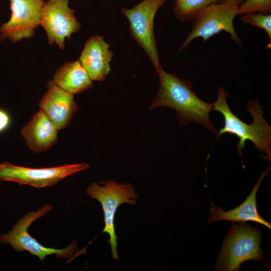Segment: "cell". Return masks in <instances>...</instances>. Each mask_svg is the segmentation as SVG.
<instances>
[{
    "label": "cell",
    "mask_w": 271,
    "mask_h": 271,
    "mask_svg": "<svg viewBox=\"0 0 271 271\" xmlns=\"http://www.w3.org/2000/svg\"><path fill=\"white\" fill-rule=\"evenodd\" d=\"M156 73L159 77V89L149 109L172 108L175 110L181 126L190 122L198 123L218 136V131L209 117L210 112L214 110L213 103L201 100L192 91L193 85L189 80L167 72L162 67Z\"/></svg>",
    "instance_id": "obj_1"
},
{
    "label": "cell",
    "mask_w": 271,
    "mask_h": 271,
    "mask_svg": "<svg viewBox=\"0 0 271 271\" xmlns=\"http://www.w3.org/2000/svg\"><path fill=\"white\" fill-rule=\"evenodd\" d=\"M228 95L227 91L219 87L217 99L213 103L214 110L221 113L224 119V126L218 131V137L226 133L236 137L239 140L237 145V153L241 157L246 141H250L261 153L260 157L270 162L271 127L263 116V111L261 105L255 99L248 102L246 109L253 118L251 124H248L242 121L230 110L226 101Z\"/></svg>",
    "instance_id": "obj_2"
},
{
    "label": "cell",
    "mask_w": 271,
    "mask_h": 271,
    "mask_svg": "<svg viewBox=\"0 0 271 271\" xmlns=\"http://www.w3.org/2000/svg\"><path fill=\"white\" fill-rule=\"evenodd\" d=\"M261 239L262 232L258 228L242 222L232 223L223 240L215 269L237 271L249 260L265 262L264 252L260 247Z\"/></svg>",
    "instance_id": "obj_3"
},
{
    "label": "cell",
    "mask_w": 271,
    "mask_h": 271,
    "mask_svg": "<svg viewBox=\"0 0 271 271\" xmlns=\"http://www.w3.org/2000/svg\"><path fill=\"white\" fill-rule=\"evenodd\" d=\"M242 0H225L213 4L201 12L193 20L192 28L180 50L185 49L195 38L204 42L221 31L228 33L232 40L241 46V40L235 31L233 22Z\"/></svg>",
    "instance_id": "obj_4"
},
{
    "label": "cell",
    "mask_w": 271,
    "mask_h": 271,
    "mask_svg": "<svg viewBox=\"0 0 271 271\" xmlns=\"http://www.w3.org/2000/svg\"><path fill=\"white\" fill-rule=\"evenodd\" d=\"M92 183L86 190L87 194L101 204L104 217L105 226L103 232L109 235L108 242L111 246L112 256L119 259L117 252V237L114 227V217L118 207L123 203L131 205L136 204L138 194L129 183L118 184L113 180Z\"/></svg>",
    "instance_id": "obj_5"
},
{
    "label": "cell",
    "mask_w": 271,
    "mask_h": 271,
    "mask_svg": "<svg viewBox=\"0 0 271 271\" xmlns=\"http://www.w3.org/2000/svg\"><path fill=\"white\" fill-rule=\"evenodd\" d=\"M52 208L50 205L48 204L36 211L28 213L17 221L11 230L6 234L0 235V242L10 244L18 252L26 250L31 254L38 256L43 262L45 257L49 255L55 254L58 258L71 257L78 250L75 241L62 249L47 247L40 243L28 232L31 224L45 215Z\"/></svg>",
    "instance_id": "obj_6"
},
{
    "label": "cell",
    "mask_w": 271,
    "mask_h": 271,
    "mask_svg": "<svg viewBox=\"0 0 271 271\" xmlns=\"http://www.w3.org/2000/svg\"><path fill=\"white\" fill-rule=\"evenodd\" d=\"M168 1L143 0L131 9L121 10L129 22L131 35L149 56L156 72L162 67L154 35V19L158 10Z\"/></svg>",
    "instance_id": "obj_7"
},
{
    "label": "cell",
    "mask_w": 271,
    "mask_h": 271,
    "mask_svg": "<svg viewBox=\"0 0 271 271\" xmlns=\"http://www.w3.org/2000/svg\"><path fill=\"white\" fill-rule=\"evenodd\" d=\"M89 167L88 164L81 163L51 168H31L4 162L0 163V181L43 188L53 186L65 178Z\"/></svg>",
    "instance_id": "obj_8"
},
{
    "label": "cell",
    "mask_w": 271,
    "mask_h": 271,
    "mask_svg": "<svg viewBox=\"0 0 271 271\" xmlns=\"http://www.w3.org/2000/svg\"><path fill=\"white\" fill-rule=\"evenodd\" d=\"M11 16L0 27V39L16 43L31 38L40 25L44 0H10Z\"/></svg>",
    "instance_id": "obj_9"
},
{
    "label": "cell",
    "mask_w": 271,
    "mask_h": 271,
    "mask_svg": "<svg viewBox=\"0 0 271 271\" xmlns=\"http://www.w3.org/2000/svg\"><path fill=\"white\" fill-rule=\"evenodd\" d=\"M69 0H47L42 10L40 25L45 30L50 45L65 48V39L79 31L81 25L69 7Z\"/></svg>",
    "instance_id": "obj_10"
},
{
    "label": "cell",
    "mask_w": 271,
    "mask_h": 271,
    "mask_svg": "<svg viewBox=\"0 0 271 271\" xmlns=\"http://www.w3.org/2000/svg\"><path fill=\"white\" fill-rule=\"evenodd\" d=\"M47 91L39 101V106L58 129L69 124L78 109L73 95L58 86L53 80L47 85Z\"/></svg>",
    "instance_id": "obj_11"
},
{
    "label": "cell",
    "mask_w": 271,
    "mask_h": 271,
    "mask_svg": "<svg viewBox=\"0 0 271 271\" xmlns=\"http://www.w3.org/2000/svg\"><path fill=\"white\" fill-rule=\"evenodd\" d=\"M112 56L109 44L95 35L87 40L78 60L92 81H101L110 71Z\"/></svg>",
    "instance_id": "obj_12"
},
{
    "label": "cell",
    "mask_w": 271,
    "mask_h": 271,
    "mask_svg": "<svg viewBox=\"0 0 271 271\" xmlns=\"http://www.w3.org/2000/svg\"><path fill=\"white\" fill-rule=\"evenodd\" d=\"M270 166L265 171H263L256 184L252 188L250 194L238 206L234 209L225 211L220 207H212L209 209L211 212L208 222L226 220L232 223L251 221L265 226L271 230L270 223L264 219L258 213L257 208L256 194L263 178L269 173Z\"/></svg>",
    "instance_id": "obj_13"
},
{
    "label": "cell",
    "mask_w": 271,
    "mask_h": 271,
    "mask_svg": "<svg viewBox=\"0 0 271 271\" xmlns=\"http://www.w3.org/2000/svg\"><path fill=\"white\" fill-rule=\"evenodd\" d=\"M58 130L40 110L23 126L20 132L29 149L35 153H40L48 150L57 142Z\"/></svg>",
    "instance_id": "obj_14"
},
{
    "label": "cell",
    "mask_w": 271,
    "mask_h": 271,
    "mask_svg": "<svg viewBox=\"0 0 271 271\" xmlns=\"http://www.w3.org/2000/svg\"><path fill=\"white\" fill-rule=\"evenodd\" d=\"M53 81L71 94L82 92L92 86V81L79 60L67 62L55 73Z\"/></svg>",
    "instance_id": "obj_15"
},
{
    "label": "cell",
    "mask_w": 271,
    "mask_h": 271,
    "mask_svg": "<svg viewBox=\"0 0 271 271\" xmlns=\"http://www.w3.org/2000/svg\"><path fill=\"white\" fill-rule=\"evenodd\" d=\"M221 0H175L174 15L182 22H190L207 7Z\"/></svg>",
    "instance_id": "obj_16"
},
{
    "label": "cell",
    "mask_w": 271,
    "mask_h": 271,
    "mask_svg": "<svg viewBox=\"0 0 271 271\" xmlns=\"http://www.w3.org/2000/svg\"><path fill=\"white\" fill-rule=\"evenodd\" d=\"M240 20L244 23L258 27L263 30L267 34L268 43L267 48L271 47V14L251 13L242 15Z\"/></svg>",
    "instance_id": "obj_17"
},
{
    "label": "cell",
    "mask_w": 271,
    "mask_h": 271,
    "mask_svg": "<svg viewBox=\"0 0 271 271\" xmlns=\"http://www.w3.org/2000/svg\"><path fill=\"white\" fill-rule=\"evenodd\" d=\"M271 0H245L240 4L238 15L251 13L270 14Z\"/></svg>",
    "instance_id": "obj_18"
},
{
    "label": "cell",
    "mask_w": 271,
    "mask_h": 271,
    "mask_svg": "<svg viewBox=\"0 0 271 271\" xmlns=\"http://www.w3.org/2000/svg\"><path fill=\"white\" fill-rule=\"evenodd\" d=\"M10 123V118L8 113L0 108V132L6 130Z\"/></svg>",
    "instance_id": "obj_19"
},
{
    "label": "cell",
    "mask_w": 271,
    "mask_h": 271,
    "mask_svg": "<svg viewBox=\"0 0 271 271\" xmlns=\"http://www.w3.org/2000/svg\"><path fill=\"white\" fill-rule=\"evenodd\" d=\"M225 1V0H221L220 2H223V1Z\"/></svg>",
    "instance_id": "obj_20"
}]
</instances>
